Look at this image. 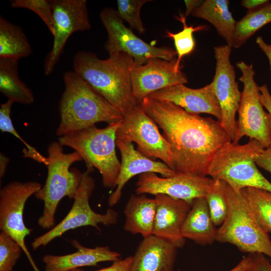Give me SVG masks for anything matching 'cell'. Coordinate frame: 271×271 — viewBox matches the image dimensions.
Segmentation results:
<instances>
[{
	"mask_svg": "<svg viewBox=\"0 0 271 271\" xmlns=\"http://www.w3.org/2000/svg\"><path fill=\"white\" fill-rule=\"evenodd\" d=\"M162 129L169 144L173 170L178 173L207 176L217 151L231 140L218 120L190 113L174 103L145 98L141 103Z\"/></svg>",
	"mask_w": 271,
	"mask_h": 271,
	"instance_id": "1",
	"label": "cell"
},
{
	"mask_svg": "<svg viewBox=\"0 0 271 271\" xmlns=\"http://www.w3.org/2000/svg\"><path fill=\"white\" fill-rule=\"evenodd\" d=\"M73 65L74 71L123 116L139 103L132 93L134 60L128 54L118 52L101 59L92 52L79 51L74 55Z\"/></svg>",
	"mask_w": 271,
	"mask_h": 271,
	"instance_id": "2",
	"label": "cell"
},
{
	"mask_svg": "<svg viewBox=\"0 0 271 271\" xmlns=\"http://www.w3.org/2000/svg\"><path fill=\"white\" fill-rule=\"evenodd\" d=\"M64 90L58 103V137L79 131L99 122L120 121L122 114L73 71L63 74Z\"/></svg>",
	"mask_w": 271,
	"mask_h": 271,
	"instance_id": "3",
	"label": "cell"
},
{
	"mask_svg": "<svg viewBox=\"0 0 271 271\" xmlns=\"http://www.w3.org/2000/svg\"><path fill=\"white\" fill-rule=\"evenodd\" d=\"M108 124L104 128L95 125L58 137L63 147L71 148L85 162L86 171L96 169L102 184L107 188H115L120 162L116 154V132L121 121Z\"/></svg>",
	"mask_w": 271,
	"mask_h": 271,
	"instance_id": "4",
	"label": "cell"
},
{
	"mask_svg": "<svg viewBox=\"0 0 271 271\" xmlns=\"http://www.w3.org/2000/svg\"><path fill=\"white\" fill-rule=\"evenodd\" d=\"M47 152L46 180L35 195L44 202L43 213L38 224L42 228L50 230L56 225L55 213L60 201L65 197L74 198L83 173L76 168L70 169L73 164L82 161L76 152L65 153L63 146L58 141L51 143Z\"/></svg>",
	"mask_w": 271,
	"mask_h": 271,
	"instance_id": "5",
	"label": "cell"
},
{
	"mask_svg": "<svg viewBox=\"0 0 271 271\" xmlns=\"http://www.w3.org/2000/svg\"><path fill=\"white\" fill-rule=\"evenodd\" d=\"M263 147L257 140L249 139L243 145L230 142L214 155L207 170L213 180L224 181L235 192L254 187L271 192V182L260 173L253 157Z\"/></svg>",
	"mask_w": 271,
	"mask_h": 271,
	"instance_id": "6",
	"label": "cell"
},
{
	"mask_svg": "<svg viewBox=\"0 0 271 271\" xmlns=\"http://www.w3.org/2000/svg\"><path fill=\"white\" fill-rule=\"evenodd\" d=\"M227 216L217 228L216 241L235 245L241 252L262 253L271 259V239L240 192L227 184Z\"/></svg>",
	"mask_w": 271,
	"mask_h": 271,
	"instance_id": "7",
	"label": "cell"
},
{
	"mask_svg": "<svg viewBox=\"0 0 271 271\" xmlns=\"http://www.w3.org/2000/svg\"><path fill=\"white\" fill-rule=\"evenodd\" d=\"M236 65L241 72L239 80L243 83V88L233 142L238 143L243 137L246 136L258 141L264 148H269L271 147V116L261 103L259 86L254 79L253 65L241 61Z\"/></svg>",
	"mask_w": 271,
	"mask_h": 271,
	"instance_id": "8",
	"label": "cell"
},
{
	"mask_svg": "<svg viewBox=\"0 0 271 271\" xmlns=\"http://www.w3.org/2000/svg\"><path fill=\"white\" fill-rule=\"evenodd\" d=\"M95 188V182L90 173L85 171L77 190L72 206L65 218L58 224L42 235L36 237L32 242L34 250L44 246L67 231L82 226H92L100 230L99 224L105 226L115 225L118 214L112 208L105 213H98L92 210L89 201Z\"/></svg>",
	"mask_w": 271,
	"mask_h": 271,
	"instance_id": "9",
	"label": "cell"
},
{
	"mask_svg": "<svg viewBox=\"0 0 271 271\" xmlns=\"http://www.w3.org/2000/svg\"><path fill=\"white\" fill-rule=\"evenodd\" d=\"M99 15L107 33L104 47L109 55L125 53L133 58V66L142 65L151 58L168 61L176 59L177 53L173 48L156 47L137 36L124 25L116 10L107 8L102 10Z\"/></svg>",
	"mask_w": 271,
	"mask_h": 271,
	"instance_id": "10",
	"label": "cell"
},
{
	"mask_svg": "<svg viewBox=\"0 0 271 271\" xmlns=\"http://www.w3.org/2000/svg\"><path fill=\"white\" fill-rule=\"evenodd\" d=\"M116 140L136 143L142 154L154 160L159 159L173 170L169 144L141 103L123 116Z\"/></svg>",
	"mask_w": 271,
	"mask_h": 271,
	"instance_id": "11",
	"label": "cell"
},
{
	"mask_svg": "<svg viewBox=\"0 0 271 271\" xmlns=\"http://www.w3.org/2000/svg\"><path fill=\"white\" fill-rule=\"evenodd\" d=\"M41 188V184L36 181H13L0 191V229L20 244L34 271L40 270L25 243L26 237L31 234L32 229L26 226L23 212L28 198Z\"/></svg>",
	"mask_w": 271,
	"mask_h": 271,
	"instance_id": "12",
	"label": "cell"
},
{
	"mask_svg": "<svg viewBox=\"0 0 271 271\" xmlns=\"http://www.w3.org/2000/svg\"><path fill=\"white\" fill-rule=\"evenodd\" d=\"M55 33L52 48L44 62V73L50 75L63 52L69 37L75 32L89 31L91 24L86 0H50Z\"/></svg>",
	"mask_w": 271,
	"mask_h": 271,
	"instance_id": "13",
	"label": "cell"
},
{
	"mask_svg": "<svg viewBox=\"0 0 271 271\" xmlns=\"http://www.w3.org/2000/svg\"><path fill=\"white\" fill-rule=\"evenodd\" d=\"M231 50L232 48L227 45L214 47L215 71L211 83L221 110V124L233 142L237 129L235 115L239 106L241 92L235 80L234 68L230 62Z\"/></svg>",
	"mask_w": 271,
	"mask_h": 271,
	"instance_id": "14",
	"label": "cell"
},
{
	"mask_svg": "<svg viewBox=\"0 0 271 271\" xmlns=\"http://www.w3.org/2000/svg\"><path fill=\"white\" fill-rule=\"evenodd\" d=\"M214 181L207 176L177 173L171 177H161L156 173H146L139 175L135 191L137 195L164 194L192 202L197 198H205Z\"/></svg>",
	"mask_w": 271,
	"mask_h": 271,
	"instance_id": "15",
	"label": "cell"
},
{
	"mask_svg": "<svg viewBox=\"0 0 271 271\" xmlns=\"http://www.w3.org/2000/svg\"><path fill=\"white\" fill-rule=\"evenodd\" d=\"M182 66L177 64V58L171 61L151 58L144 64L133 66L131 71L133 95L141 103L150 94L161 89L188 82Z\"/></svg>",
	"mask_w": 271,
	"mask_h": 271,
	"instance_id": "16",
	"label": "cell"
},
{
	"mask_svg": "<svg viewBox=\"0 0 271 271\" xmlns=\"http://www.w3.org/2000/svg\"><path fill=\"white\" fill-rule=\"evenodd\" d=\"M116 145L121 155L120 169L115 189L108 199L110 207L119 201L125 185L136 175L154 173L163 177H169L178 173L164 162L156 161L142 154L134 149L132 143L116 140Z\"/></svg>",
	"mask_w": 271,
	"mask_h": 271,
	"instance_id": "17",
	"label": "cell"
},
{
	"mask_svg": "<svg viewBox=\"0 0 271 271\" xmlns=\"http://www.w3.org/2000/svg\"><path fill=\"white\" fill-rule=\"evenodd\" d=\"M147 97L172 102L190 113H207L220 122L222 120L221 108L211 83L198 89L190 88L184 84L175 85L154 92Z\"/></svg>",
	"mask_w": 271,
	"mask_h": 271,
	"instance_id": "18",
	"label": "cell"
},
{
	"mask_svg": "<svg viewBox=\"0 0 271 271\" xmlns=\"http://www.w3.org/2000/svg\"><path fill=\"white\" fill-rule=\"evenodd\" d=\"M156 211L153 234L182 248L185 238L181 233L183 223L189 212L192 202L174 198L164 194L154 197Z\"/></svg>",
	"mask_w": 271,
	"mask_h": 271,
	"instance_id": "19",
	"label": "cell"
},
{
	"mask_svg": "<svg viewBox=\"0 0 271 271\" xmlns=\"http://www.w3.org/2000/svg\"><path fill=\"white\" fill-rule=\"evenodd\" d=\"M178 248L154 234L143 238L134 254L130 271H173Z\"/></svg>",
	"mask_w": 271,
	"mask_h": 271,
	"instance_id": "20",
	"label": "cell"
},
{
	"mask_svg": "<svg viewBox=\"0 0 271 271\" xmlns=\"http://www.w3.org/2000/svg\"><path fill=\"white\" fill-rule=\"evenodd\" d=\"M71 243L77 249L76 252L63 255L47 254L43 257L45 271H70L83 266H96L101 262L121 259L120 254L108 246L88 248L76 239Z\"/></svg>",
	"mask_w": 271,
	"mask_h": 271,
	"instance_id": "21",
	"label": "cell"
},
{
	"mask_svg": "<svg viewBox=\"0 0 271 271\" xmlns=\"http://www.w3.org/2000/svg\"><path fill=\"white\" fill-rule=\"evenodd\" d=\"M217 231L205 198L193 200L182 226L183 236L199 245H210L216 241Z\"/></svg>",
	"mask_w": 271,
	"mask_h": 271,
	"instance_id": "22",
	"label": "cell"
},
{
	"mask_svg": "<svg viewBox=\"0 0 271 271\" xmlns=\"http://www.w3.org/2000/svg\"><path fill=\"white\" fill-rule=\"evenodd\" d=\"M156 211L155 198L146 194L131 195L123 210L124 229L133 234H140L143 238L153 235Z\"/></svg>",
	"mask_w": 271,
	"mask_h": 271,
	"instance_id": "23",
	"label": "cell"
},
{
	"mask_svg": "<svg viewBox=\"0 0 271 271\" xmlns=\"http://www.w3.org/2000/svg\"><path fill=\"white\" fill-rule=\"evenodd\" d=\"M228 0H205L191 13L194 17L205 20L215 28L218 35L233 48L236 22L229 10Z\"/></svg>",
	"mask_w": 271,
	"mask_h": 271,
	"instance_id": "24",
	"label": "cell"
},
{
	"mask_svg": "<svg viewBox=\"0 0 271 271\" xmlns=\"http://www.w3.org/2000/svg\"><path fill=\"white\" fill-rule=\"evenodd\" d=\"M19 60L0 58V92L13 103L30 104L35 97L31 89L20 78Z\"/></svg>",
	"mask_w": 271,
	"mask_h": 271,
	"instance_id": "25",
	"label": "cell"
},
{
	"mask_svg": "<svg viewBox=\"0 0 271 271\" xmlns=\"http://www.w3.org/2000/svg\"><path fill=\"white\" fill-rule=\"evenodd\" d=\"M32 53L23 29L0 16V58L20 60Z\"/></svg>",
	"mask_w": 271,
	"mask_h": 271,
	"instance_id": "26",
	"label": "cell"
},
{
	"mask_svg": "<svg viewBox=\"0 0 271 271\" xmlns=\"http://www.w3.org/2000/svg\"><path fill=\"white\" fill-rule=\"evenodd\" d=\"M271 22V3L246 14L236 22L234 32L233 48H238L255 32Z\"/></svg>",
	"mask_w": 271,
	"mask_h": 271,
	"instance_id": "27",
	"label": "cell"
},
{
	"mask_svg": "<svg viewBox=\"0 0 271 271\" xmlns=\"http://www.w3.org/2000/svg\"><path fill=\"white\" fill-rule=\"evenodd\" d=\"M260 226L271 232V192L254 187L240 191Z\"/></svg>",
	"mask_w": 271,
	"mask_h": 271,
	"instance_id": "28",
	"label": "cell"
},
{
	"mask_svg": "<svg viewBox=\"0 0 271 271\" xmlns=\"http://www.w3.org/2000/svg\"><path fill=\"white\" fill-rule=\"evenodd\" d=\"M226 185L223 181L214 180L211 189L205 197L211 217L216 226H220L227 216Z\"/></svg>",
	"mask_w": 271,
	"mask_h": 271,
	"instance_id": "29",
	"label": "cell"
},
{
	"mask_svg": "<svg viewBox=\"0 0 271 271\" xmlns=\"http://www.w3.org/2000/svg\"><path fill=\"white\" fill-rule=\"evenodd\" d=\"M183 25V30L176 33L167 31L166 34L168 38L172 39L174 42L176 51L177 53V64L178 66H182L181 61L183 57L189 55L194 50L195 47V41L193 37L195 32L204 30L206 26H198L193 27V26H188L186 25V18L182 15L179 17H176Z\"/></svg>",
	"mask_w": 271,
	"mask_h": 271,
	"instance_id": "30",
	"label": "cell"
},
{
	"mask_svg": "<svg viewBox=\"0 0 271 271\" xmlns=\"http://www.w3.org/2000/svg\"><path fill=\"white\" fill-rule=\"evenodd\" d=\"M13 102L7 100L2 103L0 107V129L2 132H7L13 134L20 140L25 146L23 150V156L31 158L35 161L47 166L48 157L42 156L35 148L29 145L19 134L15 128L11 118V107Z\"/></svg>",
	"mask_w": 271,
	"mask_h": 271,
	"instance_id": "31",
	"label": "cell"
},
{
	"mask_svg": "<svg viewBox=\"0 0 271 271\" xmlns=\"http://www.w3.org/2000/svg\"><path fill=\"white\" fill-rule=\"evenodd\" d=\"M148 0H117V12L122 20H124L130 27L141 34L146 32L140 17V11Z\"/></svg>",
	"mask_w": 271,
	"mask_h": 271,
	"instance_id": "32",
	"label": "cell"
},
{
	"mask_svg": "<svg viewBox=\"0 0 271 271\" xmlns=\"http://www.w3.org/2000/svg\"><path fill=\"white\" fill-rule=\"evenodd\" d=\"M23 251L20 244L10 235L0 233V271H12Z\"/></svg>",
	"mask_w": 271,
	"mask_h": 271,
	"instance_id": "33",
	"label": "cell"
},
{
	"mask_svg": "<svg viewBox=\"0 0 271 271\" xmlns=\"http://www.w3.org/2000/svg\"><path fill=\"white\" fill-rule=\"evenodd\" d=\"M11 6L15 9L24 8L36 13L45 23L54 36V19L52 6L47 0H11Z\"/></svg>",
	"mask_w": 271,
	"mask_h": 271,
	"instance_id": "34",
	"label": "cell"
},
{
	"mask_svg": "<svg viewBox=\"0 0 271 271\" xmlns=\"http://www.w3.org/2000/svg\"><path fill=\"white\" fill-rule=\"evenodd\" d=\"M251 263L246 271H271V262L262 253L249 254Z\"/></svg>",
	"mask_w": 271,
	"mask_h": 271,
	"instance_id": "35",
	"label": "cell"
},
{
	"mask_svg": "<svg viewBox=\"0 0 271 271\" xmlns=\"http://www.w3.org/2000/svg\"><path fill=\"white\" fill-rule=\"evenodd\" d=\"M256 165L271 173V147L261 148L253 157Z\"/></svg>",
	"mask_w": 271,
	"mask_h": 271,
	"instance_id": "36",
	"label": "cell"
},
{
	"mask_svg": "<svg viewBox=\"0 0 271 271\" xmlns=\"http://www.w3.org/2000/svg\"><path fill=\"white\" fill-rule=\"evenodd\" d=\"M132 261V256H128L123 259L113 262L112 265L108 267L94 271H130ZM70 271H85L80 268Z\"/></svg>",
	"mask_w": 271,
	"mask_h": 271,
	"instance_id": "37",
	"label": "cell"
},
{
	"mask_svg": "<svg viewBox=\"0 0 271 271\" xmlns=\"http://www.w3.org/2000/svg\"><path fill=\"white\" fill-rule=\"evenodd\" d=\"M260 92V100L263 107L268 111L271 116V94H270L267 85L263 84L259 86Z\"/></svg>",
	"mask_w": 271,
	"mask_h": 271,
	"instance_id": "38",
	"label": "cell"
},
{
	"mask_svg": "<svg viewBox=\"0 0 271 271\" xmlns=\"http://www.w3.org/2000/svg\"><path fill=\"white\" fill-rule=\"evenodd\" d=\"M270 2L268 0H242L241 5L248 11L252 12L257 10Z\"/></svg>",
	"mask_w": 271,
	"mask_h": 271,
	"instance_id": "39",
	"label": "cell"
},
{
	"mask_svg": "<svg viewBox=\"0 0 271 271\" xmlns=\"http://www.w3.org/2000/svg\"><path fill=\"white\" fill-rule=\"evenodd\" d=\"M256 43L266 56L269 61L271 72V44L266 43L261 36L257 37Z\"/></svg>",
	"mask_w": 271,
	"mask_h": 271,
	"instance_id": "40",
	"label": "cell"
},
{
	"mask_svg": "<svg viewBox=\"0 0 271 271\" xmlns=\"http://www.w3.org/2000/svg\"><path fill=\"white\" fill-rule=\"evenodd\" d=\"M203 2L201 0H185L184 3L186 6V11L184 17L187 18L188 16L191 14L192 12Z\"/></svg>",
	"mask_w": 271,
	"mask_h": 271,
	"instance_id": "41",
	"label": "cell"
},
{
	"mask_svg": "<svg viewBox=\"0 0 271 271\" xmlns=\"http://www.w3.org/2000/svg\"><path fill=\"white\" fill-rule=\"evenodd\" d=\"M251 257L250 254L243 257L241 261L234 268L229 271H246L250 266Z\"/></svg>",
	"mask_w": 271,
	"mask_h": 271,
	"instance_id": "42",
	"label": "cell"
},
{
	"mask_svg": "<svg viewBox=\"0 0 271 271\" xmlns=\"http://www.w3.org/2000/svg\"><path fill=\"white\" fill-rule=\"evenodd\" d=\"M9 158L3 153L0 155V178H3L6 172L8 165L9 163Z\"/></svg>",
	"mask_w": 271,
	"mask_h": 271,
	"instance_id": "43",
	"label": "cell"
},
{
	"mask_svg": "<svg viewBox=\"0 0 271 271\" xmlns=\"http://www.w3.org/2000/svg\"><path fill=\"white\" fill-rule=\"evenodd\" d=\"M176 271H180V269H178V270H177Z\"/></svg>",
	"mask_w": 271,
	"mask_h": 271,
	"instance_id": "44",
	"label": "cell"
}]
</instances>
